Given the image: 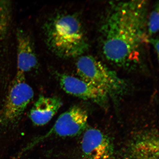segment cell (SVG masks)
Returning a JSON list of instances; mask_svg holds the SVG:
<instances>
[{
    "label": "cell",
    "instance_id": "6da1fadb",
    "mask_svg": "<svg viewBox=\"0 0 159 159\" xmlns=\"http://www.w3.org/2000/svg\"><path fill=\"white\" fill-rule=\"evenodd\" d=\"M148 7L144 1L111 4L99 29L101 49L109 62L128 69L140 64L143 47L148 42Z\"/></svg>",
    "mask_w": 159,
    "mask_h": 159
},
{
    "label": "cell",
    "instance_id": "7a4b0ae2",
    "mask_svg": "<svg viewBox=\"0 0 159 159\" xmlns=\"http://www.w3.org/2000/svg\"><path fill=\"white\" fill-rule=\"evenodd\" d=\"M43 29L48 47L61 58L79 56L87 49L82 24L74 14L56 13L45 22Z\"/></svg>",
    "mask_w": 159,
    "mask_h": 159
},
{
    "label": "cell",
    "instance_id": "3957f363",
    "mask_svg": "<svg viewBox=\"0 0 159 159\" xmlns=\"http://www.w3.org/2000/svg\"><path fill=\"white\" fill-rule=\"evenodd\" d=\"M77 73L80 79L102 89L110 95L119 94L125 89L124 80L114 71L91 55L79 57L76 61Z\"/></svg>",
    "mask_w": 159,
    "mask_h": 159
},
{
    "label": "cell",
    "instance_id": "277c9868",
    "mask_svg": "<svg viewBox=\"0 0 159 159\" xmlns=\"http://www.w3.org/2000/svg\"><path fill=\"white\" fill-rule=\"evenodd\" d=\"M34 96L33 89L26 81L25 74L17 72L0 107V129L17 124Z\"/></svg>",
    "mask_w": 159,
    "mask_h": 159
},
{
    "label": "cell",
    "instance_id": "5b68a950",
    "mask_svg": "<svg viewBox=\"0 0 159 159\" xmlns=\"http://www.w3.org/2000/svg\"><path fill=\"white\" fill-rule=\"evenodd\" d=\"M88 120V114L84 109L77 106L71 107L61 115L48 132L34 139L27 145L22 151V153L51 137L65 138L80 134L84 130Z\"/></svg>",
    "mask_w": 159,
    "mask_h": 159
},
{
    "label": "cell",
    "instance_id": "8992f818",
    "mask_svg": "<svg viewBox=\"0 0 159 159\" xmlns=\"http://www.w3.org/2000/svg\"><path fill=\"white\" fill-rule=\"evenodd\" d=\"M60 85L67 94L90 100L101 105H106L109 96L106 91L77 77L57 73Z\"/></svg>",
    "mask_w": 159,
    "mask_h": 159
},
{
    "label": "cell",
    "instance_id": "52a82bcc",
    "mask_svg": "<svg viewBox=\"0 0 159 159\" xmlns=\"http://www.w3.org/2000/svg\"><path fill=\"white\" fill-rule=\"evenodd\" d=\"M81 149L85 159H110L114 152V145L109 137L94 128L85 131Z\"/></svg>",
    "mask_w": 159,
    "mask_h": 159
},
{
    "label": "cell",
    "instance_id": "ba28073f",
    "mask_svg": "<svg viewBox=\"0 0 159 159\" xmlns=\"http://www.w3.org/2000/svg\"><path fill=\"white\" fill-rule=\"evenodd\" d=\"M17 72L25 74L38 68L39 61L33 40L23 30L16 33Z\"/></svg>",
    "mask_w": 159,
    "mask_h": 159
},
{
    "label": "cell",
    "instance_id": "9c48e42d",
    "mask_svg": "<svg viewBox=\"0 0 159 159\" xmlns=\"http://www.w3.org/2000/svg\"><path fill=\"white\" fill-rule=\"evenodd\" d=\"M62 104L58 97L41 96L30 111V118L36 126H43L51 120Z\"/></svg>",
    "mask_w": 159,
    "mask_h": 159
},
{
    "label": "cell",
    "instance_id": "30bf717a",
    "mask_svg": "<svg viewBox=\"0 0 159 159\" xmlns=\"http://www.w3.org/2000/svg\"><path fill=\"white\" fill-rule=\"evenodd\" d=\"M142 136L133 145V159H158V139L156 133H148Z\"/></svg>",
    "mask_w": 159,
    "mask_h": 159
},
{
    "label": "cell",
    "instance_id": "8fae6325",
    "mask_svg": "<svg viewBox=\"0 0 159 159\" xmlns=\"http://www.w3.org/2000/svg\"><path fill=\"white\" fill-rule=\"evenodd\" d=\"M12 3L9 1H0V39L7 35L11 25Z\"/></svg>",
    "mask_w": 159,
    "mask_h": 159
},
{
    "label": "cell",
    "instance_id": "7c38bea8",
    "mask_svg": "<svg viewBox=\"0 0 159 159\" xmlns=\"http://www.w3.org/2000/svg\"><path fill=\"white\" fill-rule=\"evenodd\" d=\"M159 3H157L147 19V32L149 35L156 34L159 30Z\"/></svg>",
    "mask_w": 159,
    "mask_h": 159
},
{
    "label": "cell",
    "instance_id": "4fadbf2b",
    "mask_svg": "<svg viewBox=\"0 0 159 159\" xmlns=\"http://www.w3.org/2000/svg\"><path fill=\"white\" fill-rule=\"evenodd\" d=\"M148 42L150 43L153 47L155 50L156 51L157 55L158 58L159 57V40L158 38L156 39H149Z\"/></svg>",
    "mask_w": 159,
    "mask_h": 159
}]
</instances>
